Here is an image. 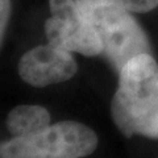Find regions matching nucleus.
<instances>
[{
  "instance_id": "nucleus-1",
  "label": "nucleus",
  "mask_w": 158,
  "mask_h": 158,
  "mask_svg": "<svg viewBox=\"0 0 158 158\" xmlns=\"http://www.w3.org/2000/svg\"><path fill=\"white\" fill-rule=\"evenodd\" d=\"M111 116L124 136L158 140V63L150 53L131 58L118 71Z\"/></svg>"
},
{
  "instance_id": "nucleus-2",
  "label": "nucleus",
  "mask_w": 158,
  "mask_h": 158,
  "mask_svg": "<svg viewBox=\"0 0 158 158\" xmlns=\"http://www.w3.org/2000/svg\"><path fill=\"white\" fill-rule=\"evenodd\" d=\"M82 15L90 21L103 42V56L115 70L138 54L150 53L145 31L132 12L118 0H75Z\"/></svg>"
},
{
  "instance_id": "nucleus-3",
  "label": "nucleus",
  "mask_w": 158,
  "mask_h": 158,
  "mask_svg": "<svg viewBox=\"0 0 158 158\" xmlns=\"http://www.w3.org/2000/svg\"><path fill=\"white\" fill-rule=\"evenodd\" d=\"M98 136L79 121L65 120L32 136L2 142L0 158H83L98 146Z\"/></svg>"
},
{
  "instance_id": "nucleus-4",
  "label": "nucleus",
  "mask_w": 158,
  "mask_h": 158,
  "mask_svg": "<svg viewBox=\"0 0 158 158\" xmlns=\"http://www.w3.org/2000/svg\"><path fill=\"white\" fill-rule=\"evenodd\" d=\"M52 16L45 21L48 42L85 57L103 54L96 29L83 16L75 0H49Z\"/></svg>"
},
{
  "instance_id": "nucleus-5",
  "label": "nucleus",
  "mask_w": 158,
  "mask_h": 158,
  "mask_svg": "<svg viewBox=\"0 0 158 158\" xmlns=\"http://www.w3.org/2000/svg\"><path fill=\"white\" fill-rule=\"evenodd\" d=\"M17 71L29 86L42 88L71 79L78 71V63L71 52L48 42L24 53Z\"/></svg>"
},
{
  "instance_id": "nucleus-6",
  "label": "nucleus",
  "mask_w": 158,
  "mask_h": 158,
  "mask_svg": "<svg viewBox=\"0 0 158 158\" xmlns=\"http://www.w3.org/2000/svg\"><path fill=\"white\" fill-rule=\"evenodd\" d=\"M6 125L13 137L32 136L50 125V113L41 106H19L8 113Z\"/></svg>"
},
{
  "instance_id": "nucleus-7",
  "label": "nucleus",
  "mask_w": 158,
  "mask_h": 158,
  "mask_svg": "<svg viewBox=\"0 0 158 158\" xmlns=\"http://www.w3.org/2000/svg\"><path fill=\"white\" fill-rule=\"evenodd\" d=\"M132 13H146L158 6V0H118Z\"/></svg>"
},
{
  "instance_id": "nucleus-8",
  "label": "nucleus",
  "mask_w": 158,
  "mask_h": 158,
  "mask_svg": "<svg viewBox=\"0 0 158 158\" xmlns=\"http://www.w3.org/2000/svg\"><path fill=\"white\" fill-rule=\"evenodd\" d=\"M9 17H11V0H0V38L4 40Z\"/></svg>"
}]
</instances>
